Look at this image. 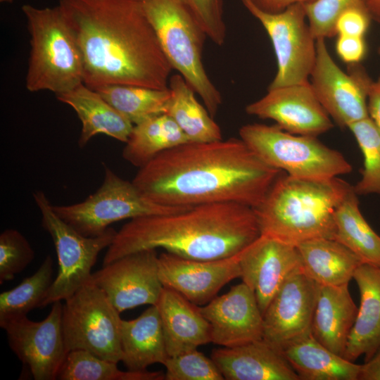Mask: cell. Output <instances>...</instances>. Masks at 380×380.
Masks as SVG:
<instances>
[{
  "instance_id": "cell-29",
  "label": "cell",
  "mask_w": 380,
  "mask_h": 380,
  "mask_svg": "<svg viewBox=\"0 0 380 380\" xmlns=\"http://www.w3.org/2000/svg\"><path fill=\"white\" fill-rule=\"evenodd\" d=\"M168 87L171 96L166 114L174 120L190 141L208 142L222 139L219 125L197 101L196 92L181 75H172Z\"/></svg>"
},
{
  "instance_id": "cell-15",
  "label": "cell",
  "mask_w": 380,
  "mask_h": 380,
  "mask_svg": "<svg viewBox=\"0 0 380 380\" xmlns=\"http://www.w3.org/2000/svg\"><path fill=\"white\" fill-rule=\"evenodd\" d=\"M319 284L302 267L284 281L263 315V339L281 348L311 332Z\"/></svg>"
},
{
  "instance_id": "cell-4",
  "label": "cell",
  "mask_w": 380,
  "mask_h": 380,
  "mask_svg": "<svg viewBox=\"0 0 380 380\" xmlns=\"http://www.w3.org/2000/svg\"><path fill=\"white\" fill-rule=\"evenodd\" d=\"M352 189L338 177L312 181L282 172L253 208L260 234L294 246L312 239H335V212Z\"/></svg>"
},
{
  "instance_id": "cell-3",
  "label": "cell",
  "mask_w": 380,
  "mask_h": 380,
  "mask_svg": "<svg viewBox=\"0 0 380 380\" xmlns=\"http://www.w3.org/2000/svg\"><path fill=\"white\" fill-rule=\"evenodd\" d=\"M260 235L253 208L236 203L199 205L130 220L117 231L103 265L158 248L188 259L219 260L239 254Z\"/></svg>"
},
{
  "instance_id": "cell-21",
  "label": "cell",
  "mask_w": 380,
  "mask_h": 380,
  "mask_svg": "<svg viewBox=\"0 0 380 380\" xmlns=\"http://www.w3.org/2000/svg\"><path fill=\"white\" fill-rule=\"evenodd\" d=\"M168 356L211 343L210 326L199 307L182 295L163 287L156 304Z\"/></svg>"
},
{
  "instance_id": "cell-24",
  "label": "cell",
  "mask_w": 380,
  "mask_h": 380,
  "mask_svg": "<svg viewBox=\"0 0 380 380\" xmlns=\"http://www.w3.org/2000/svg\"><path fill=\"white\" fill-rule=\"evenodd\" d=\"M71 106L82 122L79 146H85L97 134H105L125 143L134 125L93 89L84 83L56 95Z\"/></svg>"
},
{
  "instance_id": "cell-19",
  "label": "cell",
  "mask_w": 380,
  "mask_h": 380,
  "mask_svg": "<svg viewBox=\"0 0 380 380\" xmlns=\"http://www.w3.org/2000/svg\"><path fill=\"white\" fill-rule=\"evenodd\" d=\"M199 308L210 324L214 344L232 348L263 338V315L243 282Z\"/></svg>"
},
{
  "instance_id": "cell-17",
  "label": "cell",
  "mask_w": 380,
  "mask_h": 380,
  "mask_svg": "<svg viewBox=\"0 0 380 380\" xmlns=\"http://www.w3.org/2000/svg\"><path fill=\"white\" fill-rule=\"evenodd\" d=\"M241 253V252H240ZM239 253L226 258L199 260L165 252L158 255L159 277L196 305H205L232 280L240 278Z\"/></svg>"
},
{
  "instance_id": "cell-7",
  "label": "cell",
  "mask_w": 380,
  "mask_h": 380,
  "mask_svg": "<svg viewBox=\"0 0 380 380\" xmlns=\"http://www.w3.org/2000/svg\"><path fill=\"white\" fill-rule=\"evenodd\" d=\"M239 137L265 163L294 178L324 181L352 171L340 152L316 137L294 134L277 125L258 123L242 126Z\"/></svg>"
},
{
  "instance_id": "cell-39",
  "label": "cell",
  "mask_w": 380,
  "mask_h": 380,
  "mask_svg": "<svg viewBox=\"0 0 380 380\" xmlns=\"http://www.w3.org/2000/svg\"><path fill=\"white\" fill-rule=\"evenodd\" d=\"M372 18L364 2L345 10L335 24L336 35L365 37Z\"/></svg>"
},
{
  "instance_id": "cell-12",
  "label": "cell",
  "mask_w": 380,
  "mask_h": 380,
  "mask_svg": "<svg viewBox=\"0 0 380 380\" xmlns=\"http://www.w3.org/2000/svg\"><path fill=\"white\" fill-rule=\"evenodd\" d=\"M372 80L359 64L340 68L331 56L324 39H317L315 65L310 83L319 103L341 127L369 117L367 95Z\"/></svg>"
},
{
  "instance_id": "cell-46",
  "label": "cell",
  "mask_w": 380,
  "mask_h": 380,
  "mask_svg": "<svg viewBox=\"0 0 380 380\" xmlns=\"http://www.w3.org/2000/svg\"><path fill=\"white\" fill-rule=\"evenodd\" d=\"M379 55H380V46H379Z\"/></svg>"
},
{
  "instance_id": "cell-28",
  "label": "cell",
  "mask_w": 380,
  "mask_h": 380,
  "mask_svg": "<svg viewBox=\"0 0 380 380\" xmlns=\"http://www.w3.org/2000/svg\"><path fill=\"white\" fill-rule=\"evenodd\" d=\"M189 141L174 120L163 113L134 125L125 142L122 157L140 168L163 151Z\"/></svg>"
},
{
  "instance_id": "cell-33",
  "label": "cell",
  "mask_w": 380,
  "mask_h": 380,
  "mask_svg": "<svg viewBox=\"0 0 380 380\" xmlns=\"http://www.w3.org/2000/svg\"><path fill=\"white\" fill-rule=\"evenodd\" d=\"M118 362L101 358L84 350L67 353L60 369L59 380H163L161 371H121Z\"/></svg>"
},
{
  "instance_id": "cell-44",
  "label": "cell",
  "mask_w": 380,
  "mask_h": 380,
  "mask_svg": "<svg viewBox=\"0 0 380 380\" xmlns=\"http://www.w3.org/2000/svg\"><path fill=\"white\" fill-rule=\"evenodd\" d=\"M372 20L380 23V0H363Z\"/></svg>"
},
{
  "instance_id": "cell-45",
  "label": "cell",
  "mask_w": 380,
  "mask_h": 380,
  "mask_svg": "<svg viewBox=\"0 0 380 380\" xmlns=\"http://www.w3.org/2000/svg\"><path fill=\"white\" fill-rule=\"evenodd\" d=\"M14 0H0L1 3H13Z\"/></svg>"
},
{
  "instance_id": "cell-41",
  "label": "cell",
  "mask_w": 380,
  "mask_h": 380,
  "mask_svg": "<svg viewBox=\"0 0 380 380\" xmlns=\"http://www.w3.org/2000/svg\"><path fill=\"white\" fill-rule=\"evenodd\" d=\"M369 118L380 130V77L370 84L367 95Z\"/></svg>"
},
{
  "instance_id": "cell-27",
  "label": "cell",
  "mask_w": 380,
  "mask_h": 380,
  "mask_svg": "<svg viewBox=\"0 0 380 380\" xmlns=\"http://www.w3.org/2000/svg\"><path fill=\"white\" fill-rule=\"evenodd\" d=\"M296 247L303 272L322 286L348 284L362 263L354 253L335 239H312Z\"/></svg>"
},
{
  "instance_id": "cell-35",
  "label": "cell",
  "mask_w": 380,
  "mask_h": 380,
  "mask_svg": "<svg viewBox=\"0 0 380 380\" xmlns=\"http://www.w3.org/2000/svg\"><path fill=\"white\" fill-rule=\"evenodd\" d=\"M165 380H223L215 362L196 349L169 356L163 364Z\"/></svg>"
},
{
  "instance_id": "cell-9",
  "label": "cell",
  "mask_w": 380,
  "mask_h": 380,
  "mask_svg": "<svg viewBox=\"0 0 380 380\" xmlns=\"http://www.w3.org/2000/svg\"><path fill=\"white\" fill-rule=\"evenodd\" d=\"M104 177L95 193L82 202L53 205L54 212L85 236L104 233L111 224L125 219L176 213L191 207L159 205L146 198L132 182L119 177L103 165Z\"/></svg>"
},
{
  "instance_id": "cell-38",
  "label": "cell",
  "mask_w": 380,
  "mask_h": 380,
  "mask_svg": "<svg viewBox=\"0 0 380 380\" xmlns=\"http://www.w3.org/2000/svg\"><path fill=\"white\" fill-rule=\"evenodd\" d=\"M192 15L207 37L216 45L224 44L227 28L223 0H177Z\"/></svg>"
},
{
  "instance_id": "cell-18",
  "label": "cell",
  "mask_w": 380,
  "mask_h": 380,
  "mask_svg": "<svg viewBox=\"0 0 380 380\" xmlns=\"http://www.w3.org/2000/svg\"><path fill=\"white\" fill-rule=\"evenodd\" d=\"M242 282L254 293L264 315L286 278L301 266L296 246L260 235L239 253Z\"/></svg>"
},
{
  "instance_id": "cell-34",
  "label": "cell",
  "mask_w": 380,
  "mask_h": 380,
  "mask_svg": "<svg viewBox=\"0 0 380 380\" xmlns=\"http://www.w3.org/2000/svg\"><path fill=\"white\" fill-rule=\"evenodd\" d=\"M353 134L363 156L362 177L354 186L357 196H380V130L368 117L348 127Z\"/></svg>"
},
{
  "instance_id": "cell-20",
  "label": "cell",
  "mask_w": 380,
  "mask_h": 380,
  "mask_svg": "<svg viewBox=\"0 0 380 380\" xmlns=\"http://www.w3.org/2000/svg\"><path fill=\"white\" fill-rule=\"evenodd\" d=\"M227 380H300L280 348L260 339L211 353Z\"/></svg>"
},
{
  "instance_id": "cell-13",
  "label": "cell",
  "mask_w": 380,
  "mask_h": 380,
  "mask_svg": "<svg viewBox=\"0 0 380 380\" xmlns=\"http://www.w3.org/2000/svg\"><path fill=\"white\" fill-rule=\"evenodd\" d=\"M63 304L56 301L45 319L27 316L1 327L11 350L34 380H56L67 355L62 328Z\"/></svg>"
},
{
  "instance_id": "cell-36",
  "label": "cell",
  "mask_w": 380,
  "mask_h": 380,
  "mask_svg": "<svg viewBox=\"0 0 380 380\" xmlns=\"http://www.w3.org/2000/svg\"><path fill=\"white\" fill-rule=\"evenodd\" d=\"M34 258V249L18 230L3 231L0 234V284L13 280Z\"/></svg>"
},
{
  "instance_id": "cell-6",
  "label": "cell",
  "mask_w": 380,
  "mask_h": 380,
  "mask_svg": "<svg viewBox=\"0 0 380 380\" xmlns=\"http://www.w3.org/2000/svg\"><path fill=\"white\" fill-rule=\"evenodd\" d=\"M137 1L153 28L171 67L201 97L214 118L222 99L203 66L202 54L206 34L177 0Z\"/></svg>"
},
{
  "instance_id": "cell-5",
  "label": "cell",
  "mask_w": 380,
  "mask_h": 380,
  "mask_svg": "<svg viewBox=\"0 0 380 380\" xmlns=\"http://www.w3.org/2000/svg\"><path fill=\"white\" fill-rule=\"evenodd\" d=\"M21 8L30 35L26 89L57 95L84 83L82 56L58 6Z\"/></svg>"
},
{
  "instance_id": "cell-22",
  "label": "cell",
  "mask_w": 380,
  "mask_h": 380,
  "mask_svg": "<svg viewBox=\"0 0 380 380\" xmlns=\"http://www.w3.org/2000/svg\"><path fill=\"white\" fill-rule=\"evenodd\" d=\"M358 286L360 305L350 330L343 357L365 362L380 349V267L362 263L353 278Z\"/></svg>"
},
{
  "instance_id": "cell-42",
  "label": "cell",
  "mask_w": 380,
  "mask_h": 380,
  "mask_svg": "<svg viewBox=\"0 0 380 380\" xmlns=\"http://www.w3.org/2000/svg\"><path fill=\"white\" fill-rule=\"evenodd\" d=\"M259 9L268 13H278L297 3H307L312 0H249Z\"/></svg>"
},
{
  "instance_id": "cell-43",
  "label": "cell",
  "mask_w": 380,
  "mask_h": 380,
  "mask_svg": "<svg viewBox=\"0 0 380 380\" xmlns=\"http://www.w3.org/2000/svg\"><path fill=\"white\" fill-rule=\"evenodd\" d=\"M359 380H380V349L361 365Z\"/></svg>"
},
{
  "instance_id": "cell-14",
  "label": "cell",
  "mask_w": 380,
  "mask_h": 380,
  "mask_svg": "<svg viewBox=\"0 0 380 380\" xmlns=\"http://www.w3.org/2000/svg\"><path fill=\"white\" fill-rule=\"evenodd\" d=\"M90 281L120 313L143 305H156L164 287L156 249L137 251L103 265L92 273Z\"/></svg>"
},
{
  "instance_id": "cell-25",
  "label": "cell",
  "mask_w": 380,
  "mask_h": 380,
  "mask_svg": "<svg viewBox=\"0 0 380 380\" xmlns=\"http://www.w3.org/2000/svg\"><path fill=\"white\" fill-rule=\"evenodd\" d=\"M300 380H359L361 365L345 359L312 334L297 338L281 348Z\"/></svg>"
},
{
  "instance_id": "cell-26",
  "label": "cell",
  "mask_w": 380,
  "mask_h": 380,
  "mask_svg": "<svg viewBox=\"0 0 380 380\" xmlns=\"http://www.w3.org/2000/svg\"><path fill=\"white\" fill-rule=\"evenodd\" d=\"M120 343L121 362L128 370L143 371L153 364L164 363L169 356L156 305L135 319H122Z\"/></svg>"
},
{
  "instance_id": "cell-11",
  "label": "cell",
  "mask_w": 380,
  "mask_h": 380,
  "mask_svg": "<svg viewBox=\"0 0 380 380\" xmlns=\"http://www.w3.org/2000/svg\"><path fill=\"white\" fill-rule=\"evenodd\" d=\"M241 1L265 28L273 46L277 71L267 89L309 82L316 60L317 39L309 27L304 3L268 13L249 0Z\"/></svg>"
},
{
  "instance_id": "cell-8",
  "label": "cell",
  "mask_w": 380,
  "mask_h": 380,
  "mask_svg": "<svg viewBox=\"0 0 380 380\" xmlns=\"http://www.w3.org/2000/svg\"><path fill=\"white\" fill-rule=\"evenodd\" d=\"M33 198L42 215V226L52 239L58 265L42 308L56 301L65 300L90 281L99 253L111 244L117 231L109 227L101 235L85 236L54 212L42 191L34 192Z\"/></svg>"
},
{
  "instance_id": "cell-23",
  "label": "cell",
  "mask_w": 380,
  "mask_h": 380,
  "mask_svg": "<svg viewBox=\"0 0 380 380\" xmlns=\"http://www.w3.org/2000/svg\"><path fill=\"white\" fill-rule=\"evenodd\" d=\"M348 284L319 285L311 333L323 346L343 356L357 313Z\"/></svg>"
},
{
  "instance_id": "cell-30",
  "label": "cell",
  "mask_w": 380,
  "mask_h": 380,
  "mask_svg": "<svg viewBox=\"0 0 380 380\" xmlns=\"http://www.w3.org/2000/svg\"><path fill=\"white\" fill-rule=\"evenodd\" d=\"M334 219L335 240L354 253L362 263L380 267V236L363 217L353 187L338 206Z\"/></svg>"
},
{
  "instance_id": "cell-37",
  "label": "cell",
  "mask_w": 380,
  "mask_h": 380,
  "mask_svg": "<svg viewBox=\"0 0 380 380\" xmlns=\"http://www.w3.org/2000/svg\"><path fill=\"white\" fill-rule=\"evenodd\" d=\"M363 0H312L304 3L310 30L317 39L336 36L335 24L338 16L349 7Z\"/></svg>"
},
{
  "instance_id": "cell-10",
  "label": "cell",
  "mask_w": 380,
  "mask_h": 380,
  "mask_svg": "<svg viewBox=\"0 0 380 380\" xmlns=\"http://www.w3.org/2000/svg\"><path fill=\"white\" fill-rule=\"evenodd\" d=\"M63 304L62 328L67 352L84 350L104 360L121 361L120 312L92 281Z\"/></svg>"
},
{
  "instance_id": "cell-40",
  "label": "cell",
  "mask_w": 380,
  "mask_h": 380,
  "mask_svg": "<svg viewBox=\"0 0 380 380\" xmlns=\"http://www.w3.org/2000/svg\"><path fill=\"white\" fill-rule=\"evenodd\" d=\"M335 49L340 59L348 65L359 64L367 52L365 37L336 35Z\"/></svg>"
},
{
  "instance_id": "cell-1",
  "label": "cell",
  "mask_w": 380,
  "mask_h": 380,
  "mask_svg": "<svg viewBox=\"0 0 380 380\" xmlns=\"http://www.w3.org/2000/svg\"><path fill=\"white\" fill-rule=\"evenodd\" d=\"M282 172L241 138H229L163 151L140 167L132 182L146 198L165 206L236 203L254 208Z\"/></svg>"
},
{
  "instance_id": "cell-2",
  "label": "cell",
  "mask_w": 380,
  "mask_h": 380,
  "mask_svg": "<svg viewBox=\"0 0 380 380\" xmlns=\"http://www.w3.org/2000/svg\"><path fill=\"white\" fill-rule=\"evenodd\" d=\"M80 49L84 84L168 88L173 70L137 0H59Z\"/></svg>"
},
{
  "instance_id": "cell-16",
  "label": "cell",
  "mask_w": 380,
  "mask_h": 380,
  "mask_svg": "<svg viewBox=\"0 0 380 380\" xmlns=\"http://www.w3.org/2000/svg\"><path fill=\"white\" fill-rule=\"evenodd\" d=\"M246 112L272 120L281 129L294 134L317 137L334 127L310 81L267 89L264 96L246 106Z\"/></svg>"
},
{
  "instance_id": "cell-32",
  "label": "cell",
  "mask_w": 380,
  "mask_h": 380,
  "mask_svg": "<svg viewBox=\"0 0 380 380\" xmlns=\"http://www.w3.org/2000/svg\"><path fill=\"white\" fill-rule=\"evenodd\" d=\"M53 259L46 255L38 270L18 286L0 293V327L41 308L53 280Z\"/></svg>"
},
{
  "instance_id": "cell-31",
  "label": "cell",
  "mask_w": 380,
  "mask_h": 380,
  "mask_svg": "<svg viewBox=\"0 0 380 380\" xmlns=\"http://www.w3.org/2000/svg\"><path fill=\"white\" fill-rule=\"evenodd\" d=\"M134 125L166 113L171 96L167 89L127 84H108L93 89Z\"/></svg>"
}]
</instances>
